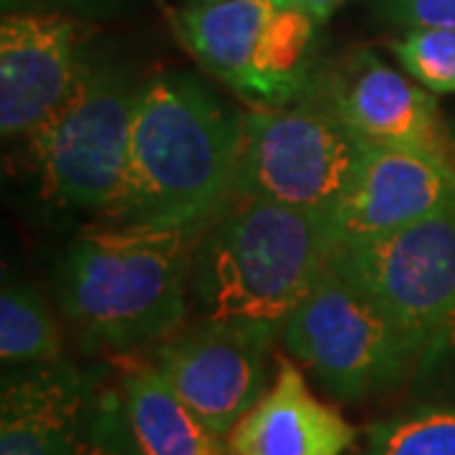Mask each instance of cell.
Returning <instances> with one entry per match:
<instances>
[{
	"mask_svg": "<svg viewBox=\"0 0 455 455\" xmlns=\"http://www.w3.org/2000/svg\"><path fill=\"white\" fill-rule=\"evenodd\" d=\"M243 114L185 74L140 84L122 226L205 228L233 196Z\"/></svg>",
	"mask_w": 455,
	"mask_h": 455,
	"instance_id": "1",
	"label": "cell"
},
{
	"mask_svg": "<svg viewBox=\"0 0 455 455\" xmlns=\"http://www.w3.org/2000/svg\"><path fill=\"white\" fill-rule=\"evenodd\" d=\"M334 218L230 196L197 233L190 289L208 322L281 334L337 253Z\"/></svg>",
	"mask_w": 455,
	"mask_h": 455,
	"instance_id": "2",
	"label": "cell"
},
{
	"mask_svg": "<svg viewBox=\"0 0 455 455\" xmlns=\"http://www.w3.org/2000/svg\"><path fill=\"white\" fill-rule=\"evenodd\" d=\"M200 230L119 226L76 235L59 271L66 319L89 344L112 352L170 339L188 311L190 263Z\"/></svg>",
	"mask_w": 455,
	"mask_h": 455,
	"instance_id": "3",
	"label": "cell"
},
{
	"mask_svg": "<svg viewBox=\"0 0 455 455\" xmlns=\"http://www.w3.org/2000/svg\"><path fill=\"white\" fill-rule=\"evenodd\" d=\"M137 94L130 71L86 61L76 89L26 140L46 200L122 223Z\"/></svg>",
	"mask_w": 455,
	"mask_h": 455,
	"instance_id": "4",
	"label": "cell"
},
{
	"mask_svg": "<svg viewBox=\"0 0 455 455\" xmlns=\"http://www.w3.org/2000/svg\"><path fill=\"white\" fill-rule=\"evenodd\" d=\"M316 18L296 0H190L175 18L205 71L253 107H283L314 86Z\"/></svg>",
	"mask_w": 455,
	"mask_h": 455,
	"instance_id": "5",
	"label": "cell"
},
{
	"mask_svg": "<svg viewBox=\"0 0 455 455\" xmlns=\"http://www.w3.org/2000/svg\"><path fill=\"white\" fill-rule=\"evenodd\" d=\"M286 349L341 403L400 387L420 352L372 296L331 263L281 329Z\"/></svg>",
	"mask_w": 455,
	"mask_h": 455,
	"instance_id": "6",
	"label": "cell"
},
{
	"mask_svg": "<svg viewBox=\"0 0 455 455\" xmlns=\"http://www.w3.org/2000/svg\"><path fill=\"white\" fill-rule=\"evenodd\" d=\"M367 145L322 104L243 114L233 196L334 218Z\"/></svg>",
	"mask_w": 455,
	"mask_h": 455,
	"instance_id": "7",
	"label": "cell"
},
{
	"mask_svg": "<svg viewBox=\"0 0 455 455\" xmlns=\"http://www.w3.org/2000/svg\"><path fill=\"white\" fill-rule=\"evenodd\" d=\"M331 263L400 324L420 352L423 372L455 359V211L337 245Z\"/></svg>",
	"mask_w": 455,
	"mask_h": 455,
	"instance_id": "8",
	"label": "cell"
},
{
	"mask_svg": "<svg viewBox=\"0 0 455 455\" xmlns=\"http://www.w3.org/2000/svg\"><path fill=\"white\" fill-rule=\"evenodd\" d=\"M274 331L248 324L203 322L155 347L152 364L203 423L228 433L268 390Z\"/></svg>",
	"mask_w": 455,
	"mask_h": 455,
	"instance_id": "9",
	"label": "cell"
},
{
	"mask_svg": "<svg viewBox=\"0 0 455 455\" xmlns=\"http://www.w3.org/2000/svg\"><path fill=\"white\" fill-rule=\"evenodd\" d=\"M82 18L41 11L0 20V132L26 142L76 89L86 66Z\"/></svg>",
	"mask_w": 455,
	"mask_h": 455,
	"instance_id": "10",
	"label": "cell"
},
{
	"mask_svg": "<svg viewBox=\"0 0 455 455\" xmlns=\"http://www.w3.org/2000/svg\"><path fill=\"white\" fill-rule=\"evenodd\" d=\"M324 104L364 145L407 149L455 167V137L433 92L407 71L357 51L326 79Z\"/></svg>",
	"mask_w": 455,
	"mask_h": 455,
	"instance_id": "11",
	"label": "cell"
},
{
	"mask_svg": "<svg viewBox=\"0 0 455 455\" xmlns=\"http://www.w3.org/2000/svg\"><path fill=\"white\" fill-rule=\"evenodd\" d=\"M455 211V167L420 152L370 147L339 211V245L364 243Z\"/></svg>",
	"mask_w": 455,
	"mask_h": 455,
	"instance_id": "12",
	"label": "cell"
},
{
	"mask_svg": "<svg viewBox=\"0 0 455 455\" xmlns=\"http://www.w3.org/2000/svg\"><path fill=\"white\" fill-rule=\"evenodd\" d=\"M97 385L61 362L16 367L0 395V455H74L97 405Z\"/></svg>",
	"mask_w": 455,
	"mask_h": 455,
	"instance_id": "13",
	"label": "cell"
},
{
	"mask_svg": "<svg viewBox=\"0 0 455 455\" xmlns=\"http://www.w3.org/2000/svg\"><path fill=\"white\" fill-rule=\"evenodd\" d=\"M357 430L319 400L293 359L278 357L268 390L228 433L230 455H344Z\"/></svg>",
	"mask_w": 455,
	"mask_h": 455,
	"instance_id": "14",
	"label": "cell"
},
{
	"mask_svg": "<svg viewBox=\"0 0 455 455\" xmlns=\"http://www.w3.org/2000/svg\"><path fill=\"white\" fill-rule=\"evenodd\" d=\"M119 397L134 455H230L226 438L180 400L152 362L124 367Z\"/></svg>",
	"mask_w": 455,
	"mask_h": 455,
	"instance_id": "15",
	"label": "cell"
},
{
	"mask_svg": "<svg viewBox=\"0 0 455 455\" xmlns=\"http://www.w3.org/2000/svg\"><path fill=\"white\" fill-rule=\"evenodd\" d=\"M64 337L49 304L31 286L5 281L0 293V359L11 367L61 362Z\"/></svg>",
	"mask_w": 455,
	"mask_h": 455,
	"instance_id": "16",
	"label": "cell"
},
{
	"mask_svg": "<svg viewBox=\"0 0 455 455\" xmlns=\"http://www.w3.org/2000/svg\"><path fill=\"white\" fill-rule=\"evenodd\" d=\"M364 455H455V403H425L370 425Z\"/></svg>",
	"mask_w": 455,
	"mask_h": 455,
	"instance_id": "17",
	"label": "cell"
},
{
	"mask_svg": "<svg viewBox=\"0 0 455 455\" xmlns=\"http://www.w3.org/2000/svg\"><path fill=\"white\" fill-rule=\"evenodd\" d=\"M407 74L433 94H455V28L405 31L390 44Z\"/></svg>",
	"mask_w": 455,
	"mask_h": 455,
	"instance_id": "18",
	"label": "cell"
},
{
	"mask_svg": "<svg viewBox=\"0 0 455 455\" xmlns=\"http://www.w3.org/2000/svg\"><path fill=\"white\" fill-rule=\"evenodd\" d=\"M74 455H134L119 392H99L97 405Z\"/></svg>",
	"mask_w": 455,
	"mask_h": 455,
	"instance_id": "19",
	"label": "cell"
},
{
	"mask_svg": "<svg viewBox=\"0 0 455 455\" xmlns=\"http://www.w3.org/2000/svg\"><path fill=\"white\" fill-rule=\"evenodd\" d=\"M385 16L403 31L455 28V0H385Z\"/></svg>",
	"mask_w": 455,
	"mask_h": 455,
	"instance_id": "20",
	"label": "cell"
},
{
	"mask_svg": "<svg viewBox=\"0 0 455 455\" xmlns=\"http://www.w3.org/2000/svg\"><path fill=\"white\" fill-rule=\"evenodd\" d=\"M3 13L18 11H41V13H64V16H101L112 13L116 0H0Z\"/></svg>",
	"mask_w": 455,
	"mask_h": 455,
	"instance_id": "21",
	"label": "cell"
},
{
	"mask_svg": "<svg viewBox=\"0 0 455 455\" xmlns=\"http://www.w3.org/2000/svg\"><path fill=\"white\" fill-rule=\"evenodd\" d=\"M296 3H299L307 13H311V16L316 18L319 23L326 20V18L331 16V13L341 5V0H296Z\"/></svg>",
	"mask_w": 455,
	"mask_h": 455,
	"instance_id": "22",
	"label": "cell"
}]
</instances>
